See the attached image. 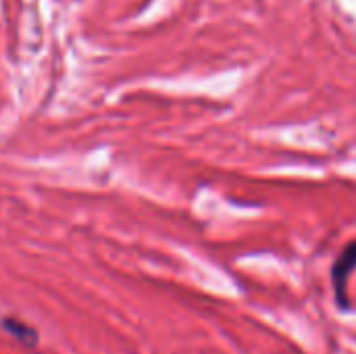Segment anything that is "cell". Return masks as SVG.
Returning a JSON list of instances; mask_svg holds the SVG:
<instances>
[{"mask_svg": "<svg viewBox=\"0 0 356 354\" xmlns=\"http://www.w3.org/2000/svg\"><path fill=\"white\" fill-rule=\"evenodd\" d=\"M356 271V240H350L340 255L336 257L330 277H332V288H334V298H336V307L340 311H350V296H348V284L350 277Z\"/></svg>", "mask_w": 356, "mask_h": 354, "instance_id": "6da1fadb", "label": "cell"}, {"mask_svg": "<svg viewBox=\"0 0 356 354\" xmlns=\"http://www.w3.org/2000/svg\"><path fill=\"white\" fill-rule=\"evenodd\" d=\"M2 330H4L10 338H15L17 342H21V344L27 346V348H31V346L38 344V332H35L31 325H27V323H23V321H19V319L6 317V319L2 321Z\"/></svg>", "mask_w": 356, "mask_h": 354, "instance_id": "7a4b0ae2", "label": "cell"}]
</instances>
